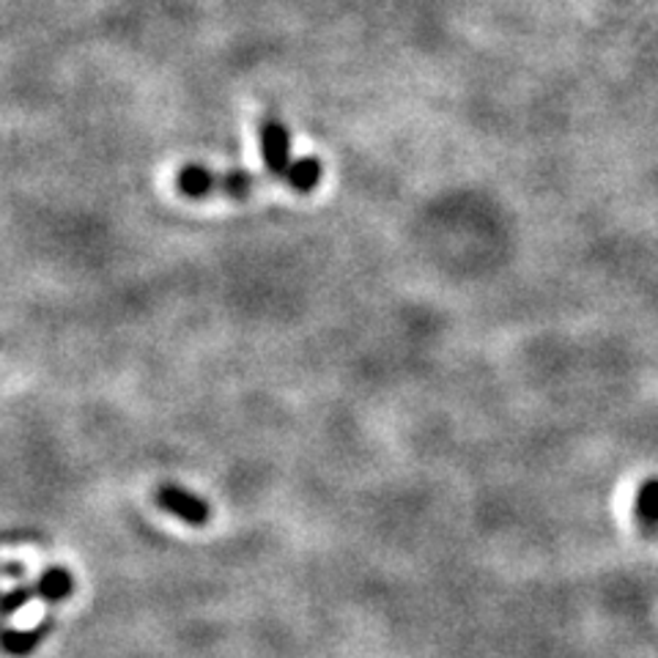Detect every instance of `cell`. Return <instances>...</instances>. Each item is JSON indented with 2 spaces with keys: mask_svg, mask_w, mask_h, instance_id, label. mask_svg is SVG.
Segmentation results:
<instances>
[{
  "mask_svg": "<svg viewBox=\"0 0 658 658\" xmlns=\"http://www.w3.org/2000/svg\"><path fill=\"white\" fill-rule=\"evenodd\" d=\"M319 181H321V162L316 160V157H303V160L294 162L286 184L291 187L294 192H303V195H308V192H314L316 187H319Z\"/></svg>",
  "mask_w": 658,
  "mask_h": 658,
  "instance_id": "4",
  "label": "cell"
},
{
  "mask_svg": "<svg viewBox=\"0 0 658 658\" xmlns=\"http://www.w3.org/2000/svg\"><path fill=\"white\" fill-rule=\"evenodd\" d=\"M637 516L648 527L658 524V480H648L637 494Z\"/></svg>",
  "mask_w": 658,
  "mask_h": 658,
  "instance_id": "5",
  "label": "cell"
},
{
  "mask_svg": "<svg viewBox=\"0 0 658 658\" xmlns=\"http://www.w3.org/2000/svg\"><path fill=\"white\" fill-rule=\"evenodd\" d=\"M160 505L168 513L179 516L181 521H190V524H203L209 519V508L203 499H198L195 494L179 489V486H162L160 494H157Z\"/></svg>",
  "mask_w": 658,
  "mask_h": 658,
  "instance_id": "3",
  "label": "cell"
},
{
  "mask_svg": "<svg viewBox=\"0 0 658 658\" xmlns=\"http://www.w3.org/2000/svg\"><path fill=\"white\" fill-rule=\"evenodd\" d=\"M258 144L266 173H269L272 179L286 181L294 162H297L291 157V135H288L286 124H280L277 118H264V121L258 124Z\"/></svg>",
  "mask_w": 658,
  "mask_h": 658,
  "instance_id": "2",
  "label": "cell"
},
{
  "mask_svg": "<svg viewBox=\"0 0 658 658\" xmlns=\"http://www.w3.org/2000/svg\"><path fill=\"white\" fill-rule=\"evenodd\" d=\"M261 176L253 170H212L206 164H187L176 176V187L184 198L206 201L212 195H225L231 201H245L261 184Z\"/></svg>",
  "mask_w": 658,
  "mask_h": 658,
  "instance_id": "1",
  "label": "cell"
}]
</instances>
